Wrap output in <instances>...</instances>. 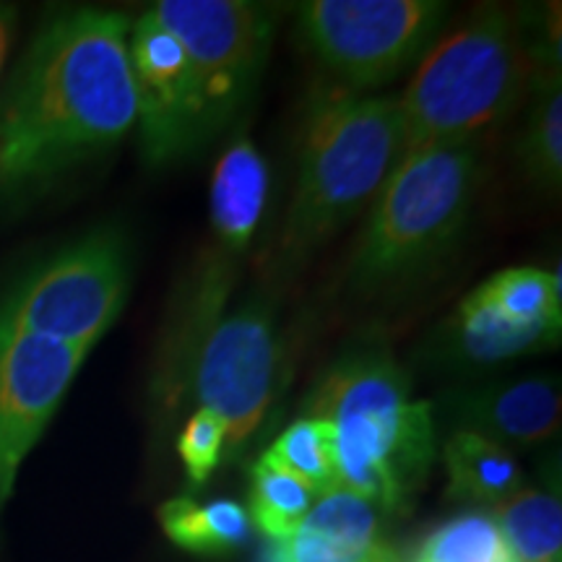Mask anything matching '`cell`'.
Segmentation results:
<instances>
[{
    "mask_svg": "<svg viewBox=\"0 0 562 562\" xmlns=\"http://www.w3.org/2000/svg\"><path fill=\"white\" fill-rule=\"evenodd\" d=\"M131 19L63 11L0 87V191H21L112 149L136 125Z\"/></svg>",
    "mask_w": 562,
    "mask_h": 562,
    "instance_id": "1",
    "label": "cell"
},
{
    "mask_svg": "<svg viewBox=\"0 0 562 562\" xmlns=\"http://www.w3.org/2000/svg\"><path fill=\"white\" fill-rule=\"evenodd\" d=\"M302 409L328 427L336 487L368 501L381 516L412 510L435 461V417L389 351L344 355Z\"/></svg>",
    "mask_w": 562,
    "mask_h": 562,
    "instance_id": "2",
    "label": "cell"
},
{
    "mask_svg": "<svg viewBox=\"0 0 562 562\" xmlns=\"http://www.w3.org/2000/svg\"><path fill=\"white\" fill-rule=\"evenodd\" d=\"M406 154L398 100L331 87L307 110L300 170L279 237L284 261H302L372 206Z\"/></svg>",
    "mask_w": 562,
    "mask_h": 562,
    "instance_id": "3",
    "label": "cell"
},
{
    "mask_svg": "<svg viewBox=\"0 0 562 562\" xmlns=\"http://www.w3.org/2000/svg\"><path fill=\"white\" fill-rule=\"evenodd\" d=\"M482 157L484 138L406 151L372 201L349 258V284L360 292H385L438 263L467 227Z\"/></svg>",
    "mask_w": 562,
    "mask_h": 562,
    "instance_id": "4",
    "label": "cell"
},
{
    "mask_svg": "<svg viewBox=\"0 0 562 562\" xmlns=\"http://www.w3.org/2000/svg\"><path fill=\"white\" fill-rule=\"evenodd\" d=\"M537 63L516 13L482 9L432 42L398 100L406 151L484 138L529 94Z\"/></svg>",
    "mask_w": 562,
    "mask_h": 562,
    "instance_id": "5",
    "label": "cell"
},
{
    "mask_svg": "<svg viewBox=\"0 0 562 562\" xmlns=\"http://www.w3.org/2000/svg\"><path fill=\"white\" fill-rule=\"evenodd\" d=\"M131 279L123 232H89L0 297V334L37 336L91 351L121 318Z\"/></svg>",
    "mask_w": 562,
    "mask_h": 562,
    "instance_id": "6",
    "label": "cell"
},
{
    "mask_svg": "<svg viewBox=\"0 0 562 562\" xmlns=\"http://www.w3.org/2000/svg\"><path fill=\"white\" fill-rule=\"evenodd\" d=\"M442 0H311L297 5V34L341 89L370 91L430 50Z\"/></svg>",
    "mask_w": 562,
    "mask_h": 562,
    "instance_id": "7",
    "label": "cell"
},
{
    "mask_svg": "<svg viewBox=\"0 0 562 562\" xmlns=\"http://www.w3.org/2000/svg\"><path fill=\"white\" fill-rule=\"evenodd\" d=\"M281 370L277 311L256 297L222 313L195 344L188 396L224 422V451L235 456L263 425L273 406Z\"/></svg>",
    "mask_w": 562,
    "mask_h": 562,
    "instance_id": "8",
    "label": "cell"
},
{
    "mask_svg": "<svg viewBox=\"0 0 562 562\" xmlns=\"http://www.w3.org/2000/svg\"><path fill=\"white\" fill-rule=\"evenodd\" d=\"M149 13L186 47L214 138L261 83L273 13L250 0H159Z\"/></svg>",
    "mask_w": 562,
    "mask_h": 562,
    "instance_id": "9",
    "label": "cell"
},
{
    "mask_svg": "<svg viewBox=\"0 0 562 562\" xmlns=\"http://www.w3.org/2000/svg\"><path fill=\"white\" fill-rule=\"evenodd\" d=\"M128 55L146 165L167 167L191 157L211 136L186 47L146 11L131 24Z\"/></svg>",
    "mask_w": 562,
    "mask_h": 562,
    "instance_id": "10",
    "label": "cell"
},
{
    "mask_svg": "<svg viewBox=\"0 0 562 562\" xmlns=\"http://www.w3.org/2000/svg\"><path fill=\"white\" fill-rule=\"evenodd\" d=\"M87 357L89 349L0 334V508Z\"/></svg>",
    "mask_w": 562,
    "mask_h": 562,
    "instance_id": "11",
    "label": "cell"
},
{
    "mask_svg": "<svg viewBox=\"0 0 562 562\" xmlns=\"http://www.w3.org/2000/svg\"><path fill=\"white\" fill-rule=\"evenodd\" d=\"M381 513L336 487L313 503L294 533L269 542L261 562H406L383 537Z\"/></svg>",
    "mask_w": 562,
    "mask_h": 562,
    "instance_id": "12",
    "label": "cell"
},
{
    "mask_svg": "<svg viewBox=\"0 0 562 562\" xmlns=\"http://www.w3.org/2000/svg\"><path fill=\"white\" fill-rule=\"evenodd\" d=\"M560 406L558 378L531 375L451 393L440 409L453 414L459 430L480 432L505 448H531L560 432Z\"/></svg>",
    "mask_w": 562,
    "mask_h": 562,
    "instance_id": "13",
    "label": "cell"
},
{
    "mask_svg": "<svg viewBox=\"0 0 562 562\" xmlns=\"http://www.w3.org/2000/svg\"><path fill=\"white\" fill-rule=\"evenodd\" d=\"M560 334L562 328L510 318L476 286L446 321L435 347L451 368L476 370L558 347Z\"/></svg>",
    "mask_w": 562,
    "mask_h": 562,
    "instance_id": "14",
    "label": "cell"
},
{
    "mask_svg": "<svg viewBox=\"0 0 562 562\" xmlns=\"http://www.w3.org/2000/svg\"><path fill=\"white\" fill-rule=\"evenodd\" d=\"M232 286H235L232 256L220 250L216 256L203 258L188 286L186 302L180 305L178 321L172 323L170 336L161 341L157 375H154V409L175 414L186 406L193 349L203 331L224 313Z\"/></svg>",
    "mask_w": 562,
    "mask_h": 562,
    "instance_id": "15",
    "label": "cell"
},
{
    "mask_svg": "<svg viewBox=\"0 0 562 562\" xmlns=\"http://www.w3.org/2000/svg\"><path fill=\"white\" fill-rule=\"evenodd\" d=\"M269 199V167L248 136L235 138L214 165L209 186V214L220 250L240 256L248 250Z\"/></svg>",
    "mask_w": 562,
    "mask_h": 562,
    "instance_id": "16",
    "label": "cell"
},
{
    "mask_svg": "<svg viewBox=\"0 0 562 562\" xmlns=\"http://www.w3.org/2000/svg\"><path fill=\"white\" fill-rule=\"evenodd\" d=\"M446 492L453 503L495 508L526 487L524 469L510 448L472 430H453L442 446Z\"/></svg>",
    "mask_w": 562,
    "mask_h": 562,
    "instance_id": "17",
    "label": "cell"
},
{
    "mask_svg": "<svg viewBox=\"0 0 562 562\" xmlns=\"http://www.w3.org/2000/svg\"><path fill=\"white\" fill-rule=\"evenodd\" d=\"M157 518L175 547L203 558L237 552L252 529L248 510L235 501L199 503L193 497H172L157 510Z\"/></svg>",
    "mask_w": 562,
    "mask_h": 562,
    "instance_id": "18",
    "label": "cell"
},
{
    "mask_svg": "<svg viewBox=\"0 0 562 562\" xmlns=\"http://www.w3.org/2000/svg\"><path fill=\"white\" fill-rule=\"evenodd\" d=\"M510 562H562V505L552 487H524L490 510Z\"/></svg>",
    "mask_w": 562,
    "mask_h": 562,
    "instance_id": "19",
    "label": "cell"
},
{
    "mask_svg": "<svg viewBox=\"0 0 562 562\" xmlns=\"http://www.w3.org/2000/svg\"><path fill=\"white\" fill-rule=\"evenodd\" d=\"M537 100L518 140V157L533 186L558 193L562 182V89L560 70H537Z\"/></svg>",
    "mask_w": 562,
    "mask_h": 562,
    "instance_id": "20",
    "label": "cell"
},
{
    "mask_svg": "<svg viewBox=\"0 0 562 562\" xmlns=\"http://www.w3.org/2000/svg\"><path fill=\"white\" fill-rule=\"evenodd\" d=\"M318 495L284 469L258 459L250 469L248 518L250 526L269 537V542L286 539L305 521Z\"/></svg>",
    "mask_w": 562,
    "mask_h": 562,
    "instance_id": "21",
    "label": "cell"
},
{
    "mask_svg": "<svg viewBox=\"0 0 562 562\" xmlns=\"http://www.w3.org/2000/svg\"><path fill=\"white\" fill-rule=\"evenodd\" d=\"M409 562H510V552L490 510H467L427 533Z\"/></svg>",
    "mask_w": 562,
    "mask_h": 562,
    "instance_id": "22",
    "label": "cell"
},
{
    "mask_svg": "<svg viewBox=\"0 0 562 562\" xmlns=\"http://www.w3.org/2000/svg\"><path fill=\"white\" fill-rule=\"evenodd\" d=\"M480 290L510 318L562 328L560 271L552 277L550 271L518 266L482 281Z\"/></svg>",
    "mask_w": 562,
    "mask_h": 562,
    "instance_id": "23",
    "label": "cell"
},
{
    "mask_svg": "<svg viewBox=\"0 0 562 562\" xmlns=\"http://www.w3.org/2000/svg\"><path fill=\"white\" fill-rule=\"evenodd\" d=\"M263 459L273 467L284 469L300 482H305L315 495H326L336 490V472L331 456V438L328 427L321 419L300 417L294 419L277 440L271 442Z\"/></svg>",
    "mask_w": 562,
    "mask_h": 562,
    "instance_id": "24",
    "label": "cell"
},
{
    "mask_svg": "<svg viewBox=\"0 0 562 562\" xmlns=\"http://www.w3.org/2000/svg\"><path fill=\"white\" fill-rule=\"evenodd\" d=\"M224 442H227L224 422L214 412L201 409L199 406L188 417L178 438V456L193 487H201L214 474V469L220 467Z\"/></svg>",
    "mask_w": 562,
    "mask_h": 562,
    "instance_id": "25",
    "label": "cell"
},
{
    "mask_svg": "<svg viewBox=\"0 0 562 562\" xmlns=\"http://www.w3.org/2000/svg\"><path fill=\"white\" fill-rule=\"evenodd\" d=\"M13 30H16V9L13 5L0 3V68H3L5 53H9Z\"/></svg>",
    "mask_w": 562,
    "mask_h": 562,
    "instance_id": "26",
    "label": "cell"
}]
</instances>
